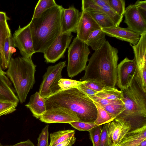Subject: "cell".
I'll use <instances>...</instances> for the list:
<instances>
[{"mask_svg": "<svg viewBox=\"0 0 146 146\" xmlns=\"http://www.w3.org/2000/svg\"><path fill=\"white\" fill-rule=\"evenodd\" d=\"M118 51L106 41L88 60L80 81H92L116 88Z\"/></svg>", "mask_w": 146, "mask_h": 146, "instance_id": "cell-1", "label": "cell"}, {"mask_svg": "<svg viewBox=\"0 0 146 146\" xmlns=\"http://www.w3.org/2000/svg\"><path fill=\"white\" fill-rule=\"evenodd\" d=\"M46 110L60 107L71 112L79 121L94 123L97 111L92 100L77 87L59 90L45 100Z\"/></svg>", "mask_w": 146, "mask_h": 146, "instance_id": "cell-2", "label": "cell"}, {"mask_svg": "<svg viewBox=\"0 0 146 146\" xmlns=\"http://www.w3.org/2000/svg\"><path fill=\"white\" fill-rule=\"evenodd\" d=\"M63 7L58 4L29 23L35 53H44L60 34Z\"/></svg>", "mask_w": 146, "mask_h": 146, "instance_id": "cell-3", "label": "cell"}, {"mask_svg": "<svg viewBox=\"0 0 146 146\" xmlns=\"http://www.w3.org/2000/svg\"><path fill=\"white\" fill-rule=\"evenodd\" d=\"M121 91L125 109L115 119L129 124L130 131L146 125V90L136 74L130 86Z\"/></svg>", "mask_w": 146, "mask_h": 146, "instance_id": "cell-4", "label": "cell"}, {"mask_svg": "<svg viewBox=\"0 0 146 146\" xmlns=\"http://www.w3.org/2000/svg\"><path fill=\"white\" fill-rule=\"evenodd\" d=\"M36 66L31 58L12 57L5 73L12 83L21 103L25 102L27 95L35 83Z\"/></svg>", "mask_w": 146, "mask_h": 146, "instance_id": "cell-5", "label": "cell"}, {"mask_svg": "<svg viewBox=\"0 0 146 146\" xmlns=\"http://www.w3.org/2000/svg\"><path fill=\"white\" fill-rule=\"evenodd\" d=\"M68 51V76L72 78L85 70L90 53L89 46L76 37L69 46Z\"/></svg>", "mask_w": 146, "mask_h": 146, "instance_id": "cell-6", "label": "cell"}, {"mask_svg": "<svg viewBox=\"0 0 146 146\" xmlns=\"http://www.w3.org/2000/svg\"><path fill=\"white\" fill-rule=\"evenodd\" d=\"M66 66L64 61L48 67L43 76L38 92L42 97L45 99L60 90L58 82L62 78V71Z\"/></svg>", "mask_w": 146, "mask_h": 146, "instance_id": "cell-7", "label": "cell"}, {"mask_svg": "<svg viewBox=\"0 0 146 146\" xmlns=\"http://www.w3.org/2000/svg\"><path fill=\"white\" fill-rule=\"evenodd\" d=\"M12 40L13 46L19 49L22 57L31 58L35 53L29 24L23 27L19 25L13 33Z\"/></svg>", "mask_w": 146, "mask_h": 146, "instance_id": "cell-8", "label": "cell"}, {"mask_svg": "<svg viewBox=\"0 0 146 146\" xmlns=\"http://www.w3.org/2000/svg\"><path fill=\"white\" fill-rule=\"evenodd\" d=\"M73 36L71 33L60 34L43 53L45 62L54 63L63 58Z\"/></svg>", "mask_w": 146, "mask_h": 146, "instance_id": "cell-9", "label": "cell"}, {"mask_svg": "<svg viewBox=\"0 0 146 146\" xmlns=\"http://www.w3.org/2000/svg\"><path fill=\"white\" fill-rule=\"evenodd\" d=\"M137 67L134 58L125 57L117 64L116 84L121 90L127 88L136 74Z\"/></svg>", "mask_w": 146, "mask_h": 146, "instance_id": "cell-10", "label": "cell"}, {"mask_svg": "<svg viewBox=\"0 0 146 146\" xmlns=\"http://www.w3.org/2000/svg\"><path fill=\"white\" fill-rule=\"evenodd\" d=\"M39 119L41 121L48 123H68L73 121H79L78 118L71 112L60 107L47 110Z\"/></svg>", "mask_w": 146, "mask_h": 146, "instance_id": "cell-11", "label": "cell"}, {"mask_svg": "<svg viewBox=\"0 0 146 146\" xmlns=\"http://www.w3.org/2000/svg\"><path fill=\"white\" fill-rule=\"evenodd\" d=\"M124 22L128 28L140 35L146 32V21L138 11L134 4H131L125 8L124 15Z\"/></svg>", "mask_w": 146, "mask_h": 146, "instance_id": "cell-12", "label": "cell"}, {"mask_svg": "<svg viewBox=\"0 0 146 146\" xmlns=\"http://www.w3.org/2000/svg\"><path fill=\"white\" fill-rule=\"evenodd\" d=\"M101 28L91 15L86 11L80 12L77 26L76 37L85 42L92 32Z\"/></svg>", "mask_w": 146, "mask_h": 146, "instance_id": "cell-13", "label": "cell"}, {"mask_svg": "<svg viewBox=\"0 0 146 146\" xmlns=\"http://www.w3.org/2000/svg\"><path fill=\"white\" fill-rule=\"evenodd\" d=\"M79 15V10L74 6L67 9L63 8L61 15L60 34L76 33Z\"/></svg>", "mask_w": 146, "mask_h": 146, "instance_id": "cell-14", "label": "cell"}, {"mask_svg": "<svg viewBox=\"0 0 146 146\" xmlns=\"http://www.w3.org/2000/svg\"><path fill=\"white\" fill-rule=\"evenodd\" d=\"M108 124V133L112 146H117L131 129L129 124L115 119Z\"/></svg>", "mask_w": 146, "mask_h": 146, "instance_id": "cell-15", "label": "cell"}, {"mask_svg": "<svg viewBox=\"0 0 146 146\" xmlns=\"http://www.w3.org/2000/svg\"><path fill=\"white\" fill-rule=\"evenodd\" d=\"M102 29L106 35L128 42L133 45L137 43L140 37L139 34L128 27L123 28L114 26Z\"/></svg>", "mask_w": 146, "mask_h": 146, "instance_id": "cell-16", "label": "cell"}, {"mask_svg": "<svg viewBox=\"0 0 146 146\" xmlns=\"http://www.w3.org/2000/svg\"><path fill=\"white\" fill-rule=\"evenodd\" d=\"M133 48L137 67V72L140 74L146 73V32L141 35L137 43L130 44Z\"/></svg>", "mask_w": 146, "mask_h": 146, "instance_id": "cell-17", "label": "cell"}, {"mask_svg": "<svg viewBox=\"0 0 146 146\" xmlns=\"http://www.w3.org/2000/svg\"><path fill=\"white\" fill-rule=\"evenodd\" d=\"M12 83L5 74L0 72V99L19 102Z\"/></svg>", "mask_w": 146, "mask_h": 146, "instance_id": "cell-18", "label": "cell"}, {"mask_svg": "<svg viewBox=\"0 0 146 146\" xmlns=\"http://www.w3.org/2000/svg\"><path fill=\"white\" fill-rule=\"evenodd\" d=\"M45 100L36 92L31 96L29 102L25 105L37 119H39L46 111Z\"/></svg>", "mask_w": 146, "mask_h": 146, "instance_id": "cell-19", "label": "cell"}, {"mask_svg": "<svg viewBox=\"0 0 146 146\" xmlns=\"http://www.w3.org/2000/svg\"><path fill=\"white\" fill-rule=\"evenodd\" d=\"M146 139V125L129 131L117 146H137Z\"/></svg>", "mask_w": 146, "mask_h": 146, "instance_id": "cell-20", "label": "cell"}, {"mask_svg": "<svg viewBox=\"0 0 146 146\" xmlns=\"http://www.w3.org/2000/svg\"><path fill=\"white\" fill-rule=\"evenodd\" d=\"M106 35L102 28L95 30L90 34L85 42L93 50L96 51L100 48L106 41Z\"/></svg>", "mask_w": 146, "mask_h": 146, "instance_id": "cell-21", "label": "cell"}, {"mask_svg": "<svg viewBox=\"0 0 146 146\" xmlns=\"http://www.w3.org/2000/svg\"><path fill=\"white\" fill-rule=\"evenodd\" d=\"M12 37L11 35L7 38L4 43L2 64V68L3 70L8 68L12 54L16 51L13 44Z\"/></svg>", "mask_w": 146, "mask_h": 146, "instance_id": "cell-22", "label": "cell"}, {"mask_svg": "<svg viewBox=\"0 0 146 146\" xmlns=\"http://www.w3.org/2000/svg\"><path fill=\"white\" fill-rule=\"evenodd\" d=\"M74 130H60L50 134V142L49 146H55L67 139L74 136Z\"/></svg>", "mask_w": 146, "mask_h": 146, "instance_id": "cell-23", "label": "cell"}, {"mask_svg": "<svg viewBox=\"0 0 146 146\" xmlns=\"http://www.w3.org/2000/svg\"><path fill=\"white\" fill-rule=\"evenodd\" d=\"M86 11L89 13L102 29L115 26L111 20L104 13L90 10Z\"/></svg>", "mask_w": 146, "mask_h": 146, "instance_id": "cell-24", "label": "cell"}, {"mask_svg": "<svg viewBox=\"0 0 146 146\" xmlns=\"http://www.w3.org/2000/svg\"><path fill=\"white\" fill-rule=\"evenodd\" d=\"M57 5L54 0H39L35 8L32 19L39 17L45 11Z\"/></svg>", "mask_w": 146, "mask_h": 146, "instance_id": "cell-25", "label": "cell"}, {"mask_svg": "<svg viewBox=\"0 0 146 146\" xmlns=\"http://www.w3.org/2000/svg\"><path fill=\"white\" fill-rule=\"evenodd\" d=\"M94 102L96 106L97 111V117L94 123L98 126L108 123L115 119V117L114 116Z\"/></svg>", "mask_w": 146, "mask_h": 146, "instance_id": "cell-26", "label": "cell"}, {"mask_svg": "<svg viewBox=\"0 0 146 146\" xmlns=\"http://www.w3.org/2000/svg\"><path fill=\"white\" fill-rule=\"evenodd\" d=\"M95 95L100 97L111 100H123L124 98L122 92L115 88L97 92Z\"/></svg>", "mask_w": 146, "mask_h": 146, "instance_id": "cell-27", "label": "cell"}, {"mask_svg": "<svg viewBox=\"0 0 146 146\" xmlns=\"http://www.w3.org/2000/svg\"><path fill=\"white\" fill-rule=\"evenodd\" d=\"M11 35L7 21L0 23V51L2 61L3 58V48L5 40L7 38Z\"/></svg>", "mask_w": 146, "mask_h": 146, "instance_id": "cell-28", "label": "cell"}, {"mask_svg": "<svg viewBox=\"0 0 146 146\" xmlns=\"http://www.w3.org/2000/svg\"><path fill=\"white\" fill-rule=\"evenodd\" d=\"M18 103L17 102L0 99V116L15 111Z\"/></svg>", "mask_w": 146, "mask_h": 146, "instance_id": "cell-29", "label": "cell"}, {"mask_svg": "<svg viewBox=\"0 0 146 146\" xmlns=\"http://www.w3.org/2000/svg\"><path fill=\"white\" fill-rule=\"evenodd\" d=\"M101 12L107 16L113 21L116 26H119L123 16L119 15L108 5L101 7Z\"/></svg>", "mask_w": 146, "mask_h": 146, "instance_id": "cell-30", "label": "cell"}, {"mask_svg": "<svg viewBox=\"0 0 146 146\" xmlns=\"http://www.w3.org/2000/svg\"><path fill=\"white\" fill-rule=\"evenodd\" d=\"M96 103L100 107L113 115L115 117L120 113L123 111L125 109L124 102L113 103L103 106L99 105Z\"/></svg>", "mask_w": 146, "mask_h": 146, "instance_id": "cell-31", "label": "cell"}, {"mask_svg": "<svg viewBox=\"0 0 146 146\" xmlns=\"http://www.w3.org/2000/svg\"><path fill=\"white\" fill-rule=\"evenodd\" d=\"M86 82V81H77L61 78L59 81L58 84L60 90H63L77 87Z\"/></svg>", "mask_w": 146, "mask_h": 146, "instance_id": "cell-32", "label": "cell"}, {"mask_svg": "<svg viewBox=\"0 0 146 146\" xmlns=\"http://www.w3.org/2000/svg\"><path fill=\"white\" fill-rule=\"evenodd\" d=\"M109 5L117 14L123 16L125 11V1L109 0Z\"/></svg>", "mask_w": 146, "mask_h": 146, "instance_id": "cell-33", "label": "cell"}, {"mask_svg": "<svg viewBox=\"0 0 146 146\" xmlns=\"http://www.w3.org/2000/svg\"><path fill=\"white\" fill-rule=\"evenodd\" d=\"M68 123L74 128L79 131H88L98 126L94 122L90 123L80 121H73Z\"/></svg>", "mask_w": 146, "mask_h": 146, "instance_id": "cell-34", "label": "cell"}, {"mask_svg": "<svg viewBox=\"0 0 146 146\" xmlns=\"http://www.w3.org/2000/svg\"><path fill=\"white\" fill-rule=\"evenodd\" d=\"M100 146H112L108 133V123L104 124L101 129Z\"/></svg>", "mask_w": 146, "mask_h": 146, "instance_id": "cell-35", "label": "cell"}, {"mask_svg": "<svg viewBox=\"0 0 146 146\" xmlns=\"http://www.w3.org/2000/svg\"><path fill=\"white\" fill-rule=\"evenodd\" d=\"M101 129V125H98L88 131L93 146H100Z\"/></svg>", "mask_w": 146, "mask_h": 146, "instance_id": "cell-36", "label": "cell"}, {"mask_svg": "<svg viewBox=\"0 0 146 146\" xmlns=\"http://www.w3.org/2000/svg\"><path fill=\"white\" fill-rule=\"evenodd\" d=\"M49 125H46L42 130L37 139L38 143L37 146H49Z\"/></svg>", "mask_w": 146, "mask_h": 146, "instance_id": "cell-37", "label": "cell"}, {"mask_svg": "<svg viewBox=\"0 0 146 146\" xmlns=\"http://www.w3.org/2000/svg\"><path fill=\"white\" fill-rule=\"evenodd\" d=\"M84 85L86 87L97 92L114 89L102 84L92 81H87L84 84Z\"/></svg>", "mask_w": 146, "mask_h": 146, "instance_id": "cell-38", "label": "cell"}, {"mask_svg": "<svg viewBox=\"0 0 146 146\" xmlns=\"http://www.w3.org/2000/svg\"><path fill=\"white\" fill-rule=\"evenodd\" d=\"M82 11L90 10L101 12V7L96 5L93 0H82Z\"/></svg>", "mask_w": 146, "mask_h": 146, "instance_id": "cell-39", "label": "cell"}, {"mask_svg": "<svg viewBox=\"0 0 146 146\" xmlns=\"http://www.w3.org/2000/svg\"><path fill=\"white\" fill-rule=\"evenodd\" d=\"M94 102L100 106L106 105L109 104L123 103V102L122 100H111L97 96L95 95L90 97Z\"/></svg>", "mask_w": 146, "mask_h": 146, "instance_id": "cell-40", "label": "cell"}, {"mask_svg": "<svg viewBox=\"0 0 146 146\" xmlns=\"http://www.w3.org/2000/svg\"><path fill=\"white\" fill-rule=\"evenodd\" d=\"M134 4L142 17L146 21V0H138Z\"/></svg>", "mask_w": 146, "mask_h": 146, "instance_id": "cell-41", "label": "cell"}, {"mask_svg": "<svg viewBox=\"0 0 146 146\" xmlns=\"http://www.w3.org/2000/svg\"><path fill=\"white\" fill-rule=\"evenodd\" d=\"M77 87L90 97L95 95L98 92L86 87L84 85V84L80 85Z\"/></svg>", "mask_w": 146, "mask_h": 146, "instance_id": "cell-42", "label": "cell"}, {"mask_svg": "<svg viewBox=\"0 0 146 146\" xmlns=\"http://www.w3.org/2000/svg\"><path fill=\"white\" fill-rule=\"evenodd\" d=\"M76 138L74 136L56 145L55 146H72L75 142Z\"/></svg>", "mask_w": 146, "mask_h": 146, "instance_id": "cell-43", "label": "cell"}, {"mask_svg": "<svg viewBox=\"0 0 146 146\" xmlns=\"http://www.w3.org/2000/svg\"><path fill=\"white\" fill-rule=\"evenodd\" d=\"M2 146H35L33 143L29 139L21 141L13 145H5Z\"/></svg>", "mask_w": 146, "mask_h": 146, "instance_id": "cell-44", "label": "cell"}, {"mask_svg": "<svg viewBox=\"0 0 146 146\" xmlns=\"http://www.w3.org/2000/svg\"><path fill=\"white\" fill-rule=\"evenodd\" d=\"M98 6L102 7L106 5H109V0H93Z\"/></svg>", "mask_w": 146, "mask_h": 146, "instance_id": "cell-45", "label": "cell"}, {"mask_svg": "<svg viewBox=\"0 0 146 146\" xmlns=\"http://www.w3.org/2000/svg\"><path fill=\"white\" fill-rule=\"evenodd\" d=\"M10 19L7 15L5 12L0 11V23L7 21Z\"/></svg>", "mask_w": 146, "mask_h": 146, "instance_id": "cell-46", "label": "cell"}, {"mask_svg": "<svg viewBox=\"0 0 146 146\" xmlns=\"http://www.w3.org/2000/svg\"><path fill=\"white\" fill-rule=\"evenodd\" d=\"M2 56L1 51H0V72L2 73H5L4 71H3L2 68Z\"/></svg>", "mask_w": 146, "mask_h": 146, "instance_id": "cell-47", "label": "cell"}, {"mask_svg": "<svg viewBox=\"0 0 146 146\" xmlns=\"http://www.w3.org/2000/svg\"><path fill=\"white\" fill-rule=\"evenodd\" d=\"M137 146H146V139L142 141Z\"/></svg>", "mask_w": 146, "mask_h": 146, "instance_id": "cell-48", "label": "cell"}, {"mask_svg": "<svg viewBox=\"0 0 146 146\" xmlns=\"http://www.w3.org/2000/svg\"><path fill=\"white\" fill-rule=\"evenodd\" d=\"M2 145H1V143H0V146H2Z\"/></svg>", "mask_w": 146, "mask_h": 146, "instance_id": "cell-49", "label": "cell"}]
</instances>
